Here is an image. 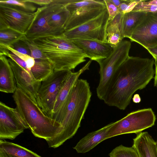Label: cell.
Listing matches in <instances>:
<instances>
[{
	"label": "cell",
	"instance_id": "obj_1",
	"mask_svg": "<svg viewBox=\"0 0 157 157\" xmlns=\"http://www.w3.org/2000/svg\"><path fill=\"white\" fill-rule=\"evenodd\" d=\"M153 59L129 56L114 74L103 101L125 110L133 94L145 88L155 75Z\"/></svg>",
	"mask_w": 157,
	"mask_h": 157
},
{
	"label": "cell",
	"instance_id": "obj_9",
	"mask_svg": "<svg viewBox=\"0 0 157 157\" xmlns=\"http://www.w3.org/2000/svg\"><path fill=\"white\" fill-rule=\"evenodd\" d=\"M65 7L70 13L65 25V31L91 20L106 9L104 0H77Z\"/></svg>",
	"mask_w": 157,
	"mask_h": 157
},
{
	"label": "cell",
	"instance_id": "obj_34",
	"mask_svg": "<svg viewBox=\"0 0 157 157\" xmlns=\"http://www.w3.org/2000/svg\"><path fill=\"white\" fill-rule=\"evenodd\" d=\"M146 49L153 56L155 60L157 61V46Z\"/></svg>",
	"mask_w": 157,
	"mask_h": 157
},
{
	"label": "cell",
	"instance_id": "obj_2",
	"mask_svg": "<svg viewBox=\"0 0 157 157\" xmlns=\"http://www.w3.org/2000/svg\"><path fill=\"white\" fill-rule=\"evenodd\" d=\"M91 95L87 81L78 79L72 88L65 114L61 124L59 134L46 140L49 147H58L75 134L80 126Z\"/></svg>",
	"mask_w": 157,
	"mask_h": 157
},
{
	"label": "cell",
	"instance_id": "obj_15",
	"mask_svg": "<svg viewBox=\"0 0 157 157\" xmlns=\"http://www.w3.org/2000/svg\"><path fill=\"white\" fill-rule=\"evenodd\" d=\"M8 60L14 75L17 87L23 90L37 104L36 98L42 82L33 78L13 59L9 58Z\"/></svg>",
	"mask_w": 157,
	"mask_h": 157
},
{
	"label": "cell",
	"instance_id": "obj_21",
	"mask_svg": "<svg viewBox=\"0 0 157 157\" xmlns=\"http://www.w3.org/2000/svg\"><path fill=\"white\" fill-rule=\"evenodd\" d=\"M123 14L119 13L113 19L108 21L107 24V42L113 47L118 45L124 39L121 33Z\"/></svg>",
	"mask_w": 157,
	"mask_h": 157
},
{
	"label": "cell",
	"instance_id": "obj_30",
	"mask_svg": "<svg viewBox=\"0 0 157 157\" xmlns=\"http://www.w3.org/2000/svg\"><path fill=\"white\" fill-rule=\"evenodd\" d=\"M143 0L136 5L132 11H139L146 13L157 11V6L144 3Z\"/></svg>",
	"mask_w": 157,
	"mask_h": 157
},
{
	"label": "cell",
	"instance_id": "obj_39",
	"mask_svg": "<svg viewBox=\"0 0 157 157\" xmlns=\"http://www.w3.org/2000/svg\"><path fill=\"white\" fill-rule=\"evenodd\" d=\"M110 1L118 8L123 1V0H110Z\"/></svg>",
	"mask_w": 157,
	"mask_h": 157
},
{
	"label": "cell",
	"instance_id": "obj_27",
	"mask_svg": "<svg viewBox=\"0 0 157 157\" xmlns=\"http://www.w3.org/2000/svg\"><path fill=\"white\" fill-rule=\"evenodd\" d=\"M7 47L10 52L17 56L26 63L27 67L26 71L31 76L30 70L34 65L35 63V59L30 56L21 53L10 47Z\"/></svg>",
	"mask_w": 157,
	"mask_h": 157
},
{
	"label": "cell",
	"instance_id": "obj_13",
	"mask_svg": "<svg viewBox=\"0 0 157 157\" xmlns=\"http://www.w3.org/2000/svg\"><path fill=\"white\" fill-rule=\"evenodd\" d=\"M91 60H89L81 69L76 72H71L57 98L52 118L61 124L64 117L73 86L80 76L89 70Z\"/></svg>",
	"mask_w": 157,
	"mask_h": 157
},
{
	"label": "cell",
	"instance_id": "obj_37",
	"mask_svg": "<svg viewBox=\"0 0 157 157\" xmlns=\"http://www.w3.org/2000/svg\"><path fill=\"white\" fill-rule=\"evenodd\" d=\"M133 101L135 103H139L141 101V98L138 94H135L132 98Z\"/></svg>",
	"mask_w": 157,
	"mask_h": 157
},
{
	"label": "cell",
	"instance_id": "obj_23",
	"mask_svg": "<svg viewBox=\"0 0 157 157\" xmlns=\"http://www.w3.org/2000/svg\"><path fill=\"white\" fill-rule=\"evenodd\" d=\"M0 151L7 157H41L18 144L2 140H0Z\"/></svg>",
	"mask_w": 157,
	"mask_h": 157
},
{
	"label": "cell",
	"instance_id": "obj_3",
	"mask_svg": "<svg viewBox=\"0 0 157 157\" xmlns=\"http://www.w3.org/2000/svg\"><path fill=\"white\" fill-rule=\"evenodd\" d=\"M33 41L52 63L54 70L71 71L86 61L87 57L83 50L63 34L40 38Z\"/></svg>",
	"mask_w": 157,
	"mask_h": 157
},
{
	"label": "cell",
	"instance_id": "obj_22",
	"mask_svg": "<svg viewBox=\"0 0 157 157\" xmlns=\"http://www.w3.org/2000/svg\"><path fill=\"white\" fill-rule=\"evenodd\" d=\"M146 13L131 11L123 14L122 19L121 33L123 38L131 36L134 29Z\"/></svg>",
	"mask_w": 157,
	"mask_h": 157
},
{
	"label": "cell",
	"instance_id": "obj_11",
	"mask_svg": "<svg viewBox=\"0 0 157 157\" xmlns=\"http://www.w3.org/2000/svg\"><path fill=\"white\" fill-rule=\"evenodd\" d=\"M66 0H53L50 4L38 7L36 16L25 36L33 41L38 38L52 35L48 25V18L51 14L61 6H65Z\"/></svg>",
	"mask_w": 157,
	"mask_h": 157
},
{
	"label": "cell",
	"instance_id": "obj_32",
	"mask_svg": "<svg viewBox=\"0 0 157 157\" xmlns=\"http://www.w3.org/2000/svg\"><path fill=\"white\" fill-rule=\"evenodd\" d=\"M29 2H32L36 5L43 7L47 6L53 1V0H28Z\"/></svg>",
	"mask_w": 157,
	"mask_h": 157
},
{
	"label": "cell",
	"instance_id": "obj_10",
	"mask_svg": "<svg viewBox=\"0 0 157 157\" xmlns=\"http://www.w3.org/2000/svg\"><path fill=\"white\" fill-rule=\"evenodd\" d=\"M29 128L18 111L0 102V139L13 140Z\"/></svg>",
	"mask_w": 157,
	"mask_h": 157
},
{
	"label": "cell",
	"instance_id": "obj_24",
	"mask_svg": "<svg viewBox=\"0 0 157 157\" xmlns=\"http://www.w3.org/2000/svg\"><path fill=\"white\" fill-rule=\"evenodd\" d=\"M26 38L25 34L10 28L0 30V46L10 47L18 40Z\"/></svg>",
	"mask_w": 157,
	"mask_h": 157
},
{
	"label": "cell",
	"instance_id": "obj_12",
	"mask_svg": "<svg viewBox=\"0 0 157 157\" xmlns=\"http://www.w3.org/2000/svg\"><path fill=\"white\" fill-rule=\"evenodd\" d=\"M146 49L157 46V11L146 13L129 38Z\"/></svg>",
	"mask_w": 157,
	"mask_h": 157
},
{
	"label": "cell",
	"instance_id": "obj_41",
	"mask_svg": "<svg viewBox=\"0 0 157 157\" xmlns=\"http://www.w3.org/2000/svg\"><path fill=\"white\" fill-rule=\"evenodd\" d=\"M156 144H157V141H156Z\"/></svg>",
	"mask_w": 157,
	"mask_h": 157
},
{
	"label": "cell",
	"instance_id": "obj_35",
	"mask_svg": "<svg viewBox=\"0 0 157 157\" xmlns=\"http://www.w3.org/2000/svg\"><path fill=\"white\" fill-rule=\"evenodd\" d=\"M9 28L8 24L5 21L0 17V30H3Z\"/></svg>",
	"mask_w": 157,
	"mask_h": 157
},
{
	"label": "cell",
	"instance_id": "obj_36",
	"mask_svg": "<svg viewBox=\"0 0 157 157\" xmlns=\"http://www.w3.org/2000/svg\"><path fill=\"white\" fill-rule=\"evenodd\" d=\"M155 75L154 77V86L157 88V61L155 60Z\"/></svg>",
	"mask_w": 157,
	"mask_h": 157
},
{
	"label": "cell",
	"instance_id": "obj_33",
	"mask_svg": "<svg viewBox=\"0 0 157 157\" xmlns=\"http://www.w3.org/2000/svg\"><path fill=\"white\" fill-rule=\"evenodd\" d=\"M131 0H123L118 8L119 13L124 14Z\"/></svg>",
	"mask_w": 157,
	"mask_h": 157
},
{
	"label": "cell",
	"instance_id": "obj_20",
	"mask_svg": "<svg viewBox=\"0 0 157 157\" xmlns=\"http://www.w3.org/2000/svg\"><path fill=\"white\" fill-rule=\"evenodd\" d=\"M70 16V13L64 6H61L54 11L49 17L48 24L52 35L62 34Z\"/></svg>",
	"mask_w": 157,
	"mask_h": 157
},
{
	"label": "cell",
	"instance_id": "obj_31",
	"mask_svg": "<svg viewBox=\"0 0 157 157\" xmlns=\"http://www.w3.org/2000/svg\"><path fill=\"white\" fill-rule=\"evenodd\" d=\"M109 14V20L113 19L119 13L118 8L110 0H104Z\"/></svg>",
	"mask_w": 157,
	"mask_h": 157
},
{
	"label": "cell",
	"instance_id": "obj_8",
	"mask_svg": "<svg viewBox=\"0 0 157 157\" xmlns=\"http://www.w3.org/2000/svg\"><path fill=\"white\" fill-rule=\"evenodd\" d=\"M108 20L109 14L106 9L97 17L65 31L63 34L71 40H90L107 42L106 28Z\"/></svg>",
	"mask_w": 157,
	"mask_h": 157
},
{
	"label": "cell",
	"instance_id": "obj_26",
	"mask_svg": "<svg viewBox=\"0 0 157 157\" xmlns=\"http://www.w3.org/2000/svg\"><path fill=\"white\" fill-rule=\"evenodd\" d=\"M109 155L110 157H139L136 151L132 146L128 147L122 145L114 148Z\"/></svg>",
	"mask_w": 157,
	"mask_h": 157
},
{
	"label": "cell",
	"instance_id": "obj_25",
	"mask_svg": "<svg viewBox=\"0 0 157 157\" xmlns=\"http://www.w3.org/2000/svg\"><path fill=\"white\" fill-rule=\"evenodd\" d=\"M0 4L10 6L28 13H34L38 8L36 5L28 0H0Z\"/></svg>",
	"mask_w": 157,
	"mask_h": 157
},
{
	"label": "cell",
	"instance_id": "obj_29",
	"mask_svg": "<svg viewBox=\"0 0 157 157\" xmlns=\"http://www.w3.org/2000/svg\"><path fill=\"white\" fill-rule=\"evenodd\" d=\"M10 47L21 53L31 56L30 51L28 45L25 41L24 39L18 40Z\"/></svg>",
	"mask_w": 157,
	"mask_h": 157
},
{
	"label": "cell",
	"instance_id": "obj_18",
	"mask_svg": "<svg viewBox=\"0 0 157 157\" xmlns=\"http://www.w3.org/2000/svg\"><path fill=\"white\" fill-rule=\"evenodd\" d=\"M136 134L132 146L139 157H157L156 143L148 132H141Z\"/></svg>",
	"mask_w": 157,
	"mask_h": 157
},
{
	"label": "cell",
	"instance_id": "obj_5",
	"mask_svg": "<svg viewBox=\"0 0 157 157\" xmlns=\"http://www.w3.org/2000/svg\"><path fill=\"white\" fill-rule=\"evenodd\" d=\"M130 41L123 40L107 58L97 62L100 66V79L96 89L98 98L103 100L117 70L129 56Z\"/></svg>",
	"mask_w": 157,
	"mask_h": 157
},
{
	"label": "cell",
	"instance_id": "obj_40",
	"mask_svg": "<svg viewBox=\"0 0 157 157\" xmlns=\"http://www.w3.org/2000/svg\"><path fill=\"white\" fill-rule=\"evenodd\" d=\"M0 157H7L2 151H0Z\"/></svg>",
	"mask_w": 157,
	"mask_h": 157
},
{
	"label": "cell",
	"instance_id": "obj_7",
	"mask_svg": "<svg viewBox=\"0 0 157 157\" xmlns=\"http://www.w3.org/2000/svg\"><path fill=\"white\" fill-rule=\"evenodd\" d=\"M71 71L54 70L41 82L36 101L38 106L48 116L52 118L58 95Z\"/></svg>",
	"mask_w": 157,
	"mask_h": 157
},
{
	"label": "cell",
	"instance_id": "obj_28",
	"mask_svg": "<svg viewBox=\"0 0 157 157\" xmlns=\"http://www.w3.org/2000/svg\"><path fill=\"white\" fill-rule=\"evenodd\" d=\"M24 40L30 51L31 57L35 59H48L41 50L33 41L28 40L26 38Z\"/></svg>",
	"mask_w": 157,
	"mask_h": 157
},
{
	"label": "cell",
	"instance_id": "obj_6",
	"mask_svg": "<svg viewBox=\"0 0 157 157\" xmlns=\"http://www.w3.org/2000/svg\"><path fill=\"white\" fill-rule=\"evenodd\" d=\"M155 120V115L151 108L132 112L113 122L108 131L107 139L122 134L142 132L154 125Z\"/></svg>",
	"mask_w": 157,
	"mask_h": 157
},
{
	"label": "cell",
	"instance_id": "obj_16",
	"mask_svg": "<svg viewBox=\"0 0 157 157\" xmlns=\"http://www.w3.org/2000/svg\"><path fill=\"white\" fill-rule=\"evenodd\" d=\"M71 41L83 50L87 58L96 62L107 58L113 49L107 42L84 39Z\"/></svg>",
	"mask_w": 157,
	"mask_h": 157
},
{
	"label": "cell",
	"instance_id": "obj_19",
	"mask_svg": "<svg viewBox=\"0 0 157 157\" xmlns=\"http://www.w3.org/2000/svg\"><path fill=\"white\" fill-rule=\"evenodd\" d=\"M17 88L14 75L8 59L0 55V91L14 93Z\"/></svg>",
	"mask_w": 157,
	"mask_h": 157
},
{
	"label": "cell",
	"instance_id": "obj_17",
	"mask_svg": "<svg viewBox=\"0 0 157 157\" xmlns=\"http://www.w3.org/2000/svg\"><path fill=\"white\" fill-rule=\"evenodd\" d=\"M113 123H111L88 133L81 139L73 148L78 153H84L89 151L101 142L107 139L108 131Z\"/></svg>",
	"mask_w": 157,
	"mask_h": 157
},
{
	"label": "cell",
	"instance_id": "obj_4",
	"mask_svg": "<svg viewBox=\"0 0 157 157\" xmlns=\"http://www.w3.org/2000/svg\"><path fill=\"white\" fill-rule=\"evenodd\" d=\"M13 97L16 108L35 136L46 140L59 134L60 124L46 115L23 90L17 87Z\"/></svg>",
	"mask_w": 157,
	"mask_h": 157
},
{
	"label": "cell",
	"instance_id": "obj_38",
	"mask_svg": "<svg viewBox=\"0 0 157 157\" xmlns=\"http://www.w3.org/2000/svg\"><path fill=\"white\" fill-rule=\"evenodd\" d=\"M143 2L146 4L157 6V0L150 1L143 0Z\"/></svg>",
	"mask_w": 157,
	"mask_h": 157
},
{
	"label": "cell",
	"instance_id": "obj_14",
	"mask_svg": "<svg viewBox=\"0 0 157 157\" xmlns=\"http://www.w3.org/2000/svg\"><path fill=\"white\" fill-rule=\"evenodd\" d=\"M36 16L33 13L24 12L10 6L0 4V17L9 28L25 35Z\"/></svg>",
	"mask_w": 157,
	"mask_h": 157
}]
</instances>
